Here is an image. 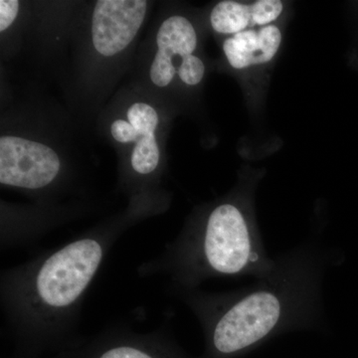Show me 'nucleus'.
I'll list each match as a JSON object with an SVG mask.
<instances>
[{"label": "nucleus", "instance_id": "obj_9", "mask_svg": "<svg viewBox=\"0 0 358 358\" xmlns=\"http://www.w3.org/2000/svg\"><path fill=\"white\" fill-rule=\"evenodd\" d=\"M159 51L155 58L173 64L174 56L190 55L196 48L197 37L189 20L173 16L162 23L157 36Z\"/></svg>", "mask_w": 358, "mask_h": 358}, {"label": "nucleus", "instance_id": "obj_6", "mask_svg": "<svg viewBox=\"0 0 358 358\" xmlns=\"http://www.w3.org/2000/svg\"><path fill=\"white\" fill-rule=\"evenodd\" d=\"M148 2L143 0H100L92 18L96 50L110 57L126 49L140 30Z\"/></svg>", "mask_w": 358, "mask_h": 358}, {"label": "nucleus", "instance_id": "obj_7", "mask_svg": "<svg viewBox=\"0 0 358 358\" xmlns=\"http://www.w3.org/2000/svg\"><path fill=\"white\" fill-rule=\"evenodd\" d=\"M282 33L274 25L260 30H245L225 40L224 53L233 68L243 69L249 66L265 64L279 50Z\"/></svg>", "mask_w": 358, "mask_h": 358}, {"label": "nucleus", "instance_id": "obj_3", "mask_svg": "<svg viewBox=\"0 0 358 358\" xmlns=\"http://www.w3.org/2000/svg\"><path fill=\"white\" fill-rule=\"evenodd\" d=\"M244 202L214 207L201 223L186 229L164 251L138 268L141 275H162L176 294L217 278L260 279L272 272L268 256Z\"/></svg>", "mask_w": 358, "mask_h": 358}, {"label": "nucleus", "instance_id": "obj_14", "mask_svg": "<svg viewBox=\"0 0 358 358\" xmlns=\"http://www.w3.org/2000/svg\"><path fill=\"white\" fill-rule=\"evenodd\" d=\"M20 10L17 0H1L0 1V31H4L13 24Z\"/></svg>", "mask_w": 358, "mask_h": 358}, {"label": "nucleus", "instance_id": "obj_11", "mask_svg": "<svg viewBox=\"0 0 358 358\" xmlns=\"http://www.w3.org/2000/svg\"><path fill=\"white\" fill-rule=\"evenodd\" d=\"M128 119L140 136L155 134L159 124V115L154 108L143 103H134L129 108Z\"/></svg>", "mask_w": 358, "mask_h": 358}, {"label": "nucleus", "instance_id": "obj_4", "mask_svg": "<svg viewBox=\"0 0 358 358\" xmlns=\"http://www.w3.org/2000/svg\"><path fill=\"white\" fill-rule=\"evenodd\" d=\"M57 358H192L171 334L159 329L141 334L113 327L89 341H78Z\"/></svg>", "mask_w": 358, "mask_h": 358}, {"label": "nucleus", "instance_id": "obj_10", "mask_svg": "<svg viewBox=\"0 0 358 358\" xmlns=\"http://www.w3.org/2000/svg\"><path fill=\"white\" fill-rule=\"evenodd\" d=\"M159 162V150L155 134L140 136L131 154L134 171L143 176L152 173L157 169Z\"/></svg>", "mask_w": 358, "mask_h": 358}, {"label": "nucleus", "instance_id": "obj_1", "mask_svg": "<svg viewBox=\"0 0 358 358\" xmlns=\"http://www.w3.org/2000/svg\"><path fill=\"white\" fill-rule=\"evenodd\" d=\"M275 259L270 274L244 288L178 294L201 327L199 358L243 357L282 334L324 326V280L336 252L307 241Z\"/></svg>", "mask_w": 358, "mask_h": 358}, {"label": "nucleus", "instance_id": "obj_5", "mask_svg": "<svg viewBox=\"0 0 358 358\" xmlns=\"http://www.w3.org/2000/svg\"><path fill=\"white\" fill-rule=\"evenodd\" d=\"M60 159L51 148L17 136L0 138V182L36 190L53 182Z\"/></svg>", "mask_w": 358, "mask_h": 358}, {"label": "nucleus", "instance_id": "obj_8", "mask_svg": "<svg viewBox=\"0 0 358 358\" xmlns=\"http://www.w3.org/2000/svg\"><path fill=\"white\" fill-rule=\"evenodd\" d=\"M282 7L280 0H259L250 6L230 0L221 1L212 10V28L222 34L235 35L247 27H265L281 15Z\"/></svg>", "mask_w": 358, "mask_h": 358}, {"label": "nucleus", "instance_id": "obj_2", "mask_svg": "<svg viewBox=\"0 0 358 358\" xmlns=\"http://www.w3.org/2000/svg\"><path fill=\"white\" fill-rule=\"evenodd\" d=\"M115 234L78 238L4 271L0 298L14 358H41L74 345L85 296Z\"/></svg>", "mask_w": 358, "mask_h": 358}, {"label": "nucleus", "instance_id": "obj_13", "mask_svg": "<svg viewBox=\"0 0 358 358\" xmlns=\"http://www.w3.org/2000/svg\"><path fill=\"white\" fill-rule=\"evenodd\" d=\"M110 133L115 141L122 143H131V141L136 143L140 138V134L136 129L129 122L122 121V120H117L112 124Z\"/></svg>", "mask_w": 358, "mask_h": 358}, {"label": "nucleus", "instance_id": "obj_12", "mask_svg": "<svg viewBox=\"0 0 358 358\" xmlns=\"http://www.w3.org/2000/svg\"><path fill=\"white\" fill-rule=\"evenodd\" d=\"M204 72L203 62L193 54L182 58L178 69L179 77L187 85L199 84L204 76Z\"/></svg>", "mask_w": 358, "mask_h": 358}]
</instances>
